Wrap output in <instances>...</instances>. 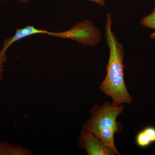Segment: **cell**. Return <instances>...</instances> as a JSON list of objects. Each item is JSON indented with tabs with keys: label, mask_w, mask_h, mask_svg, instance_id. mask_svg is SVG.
<instances>
[{
	"label": "cell",
	"mask_w": 155,
	"mask_h": 155,
	"mask_svg": "<svg viewBox=\"0 0 155 155\" xmlns=\"http://www.w3.org/2000/svg\"><path fill=\"white\" fill-rule=\"evenodd\" d=\"M8 0H0V1H8Z\"/></svg>",
	"instance_id": "7c38bea8"
},
{
	"label": "cell",
	"mask_w": 155,
	"mask_h": 155,
	"mask_svg": "<svg viewBox=\"0 0 155 155\" xmlns=\"http://www.w3.org/2000/svg\"><path fill=\"white\" fill-rule=\"evenodd\" d=\"M7 61V52L0 50V82L4 78V66Z\"/></svg>",
	"instance_id": "9c48e42d"
},
{
	"label": "cell",
	"mask_w": 155,
	"mask_h": 155,
	"mask_svg": "<svg viewBox=\"0 0 155 155\" xmlns=\"http://www.w3.org/2000/svg\"><path fill=\"white\" fill-rule=\"evenodd\" d=\"M140 23L146 28L154 30L150 37L152 39L155 38V7L150 14L141 18Z\"/></svg>",
	"instance_id": "ba28073f"
},
{
	"label": "cell",
	"mask_w": 155,
	"mask_h": 155,
	"mask_svg": "<svg viewBox=\"0 0 155 155\" xmlns=\"http://www.w3.org/2000/svg\"><path fill=\"white\" fill-rule=\"evenodd\" d=\"M87 1L92 3H95L98 5L101 6V7L105 5V0H87Z\"/></svg>",
	"instance_id": "30bf717a"
},
{
	"label": "cell",
	"mask_w": 155,
	"mask_h": 155,
	"mask_svg": "<svg viewBox=\"0 0 155 155\" xmlns=\"http://www.w3.org/2000/svg\"><path fill=\"white\" fill-rule=\"evenodd\" d=\"M48 32L47 30L39 29L33 25H28L23 28H18L13 36L5 39L3 41L1 50L7 52L10 47L16 42L35 35H47Z\"/></svg>",
	"instance_id": "5b68a950"
},
{
	"label": "cell",
	"mask_w": 155,
	"mask_h": 155,
	"mask_svg": "<svg viewBox=\"0 0 155 155\" xmlns=\"http://www.w3.org/2000/svg\"><path fill=\"white\" fill-rule=\"evenodd\" d=\"M124 106H114L110 102L99 107L95 105L90 110L91 116L82 125L83 129L94 134L107 146L120 155L114 143V135L122 131V125L116 121L123 112Z\"/></svg>",
	"instance_id": "7a4b0ae2"
},
{
	"label": "cell",
	"mask_w": 155,
	"mask_h": 155,
	"mask_svg": "<svg viewBox=\"0 0 155 155\" xmlns=\"http://www.w3.org/2000/svg\"><path fill=\"white\" fill-rule=\"evenodd\" d=\"M30 0H19L20 2L23 3H27L29 2Z\"/></svg>",
	"instance_id": "8fae6325"
},
{
	"label": "cell",
	"mask_w": 155,
	"mask_h": 155,
	"mask_svg": "<svg viewBox=\"0 0 155 155\" xmlns=\"http://www.w3.org/2000/svg\"><path fill=\"white\" fill-rule=\"evenodd\" d=\"M112 16L109 12L106 15L105 36L110 56L106 67L107 75L101 83L100 89L112 98V105L118 106L124 103L130 104L133 99L127 91L124 80L125 50L112 30Z\"/></svg>",
	"instance_id": "6da1fadb"
},
{
	"label": "cell",
	"mask_w": 155,
	"mask_h": 155,
	"mask_svg": "<svg viewBox=\"0 0 155 155\" xmlns=\"http://www.w3.org/2000/svg\"><path fill=\"white\" fill-rule=\"evenodd\" d=\"M48 36L57 38L68 39L83 46H94L101 40V31L89 20L78 22L68 30L61 31H48Z\"/></svg>",
	"instance_id": "3957f363"
},
{
	"label": "cell",
	"mask_w": 155,
	"mask_h": 155,
	"mask_svg": "<svg viewBox=\"0 0 155 155\" xmlns=\"http://www.w3.org/2000/svg\"><path fill=\"white\" fill-rule=\"evenodd\" d=\"M135 142L137 145L145 148L155 143V127L148 126L142 129L136 134Z\"/></svg>",
	"instance_id": "8992f818"
},
{
	"label": "cell",
	"mask_w": 155,
	"mask_h": 155,
	"mask_svg": "<svg viewBox=\"0 0 155 155\" xmlns=\"http://www.w3.org/2000/svg\"><path fill=\"white\" fill-rule=\"evenodd\" d=\"M78 145L80 149H84L89 155H114L116 153L106 146L93 134L82 129L78 139Z\"/></svg>",
	"instance_id": "277c9868"
},
{
	"label": "cell",
	"mask_w": 155,
	"mask_h": 155,
	"mask_svg": "<svg viewBox=\"0 0 155 155\" xmlns=\"http://www.w3.org/2000/svg\"><path fill=\"white\" fill-rule=\"evenodd\" d=\"M28 148L19 144H13L5 141H0V155H31Z\"/></svg>",
	"instance_id": "52a82bcc"
}]
</instances>
